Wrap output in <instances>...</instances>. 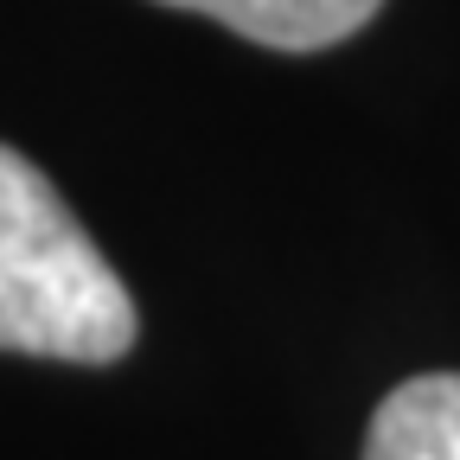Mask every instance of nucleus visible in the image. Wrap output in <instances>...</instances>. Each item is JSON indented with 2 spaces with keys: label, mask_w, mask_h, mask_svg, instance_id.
I'll list each match as a JSON object with an SVG mask.
<instances>
[{
  "label": "nucleus",
  "mask_w": 460,
  "mask_h": 460,
  "mask_svg": "<svg viewBox=\"0 0 460 460\" xmlns=\"http://www.w3.org/2000/svg\"><path fill=\"white\" fill-rule=\"evenodd\" d=\"M160 7L205 13L269 51H326L339 39H352L384 0H160Z\"/></svg>",
  "instance_id": "f03ea898"
},
{
  "label": "nucleus",
  "mask_w": 460,
  "mask_h": 460,
  "mask_svg": "<svg viewBox=\"0 0 460 460\" xmlns=\"http://www.w3.org/2000/svg\"><path fill=\"white\" fill-rule=\"evenodd\" d=\"M365 460H460V371L396 384L371 416Z\"/></svg>",
  "instance_id": "7ed1b4c3"
},
{
  "label": "nucleus",
  "mask_w": 460,
  "mask_h": 460,
  "mask_svg": "<svg viewBox=\"0 0 460 460\" xmlns=\"http://www.w3.org/2000/svg\"><path fill=\"white\" fill-rule=\"evenodd\" d=\"M141 314L45 172L0 141V352L115 365Z\"/></svg>",
  "instance_id": "f257e3e1"
}]
</instances>
